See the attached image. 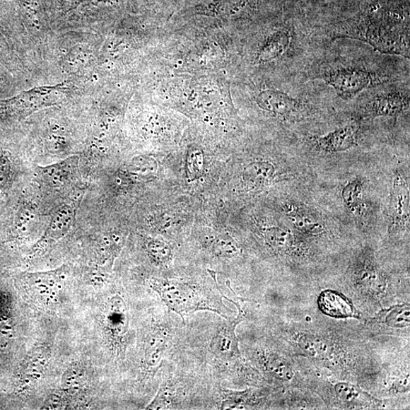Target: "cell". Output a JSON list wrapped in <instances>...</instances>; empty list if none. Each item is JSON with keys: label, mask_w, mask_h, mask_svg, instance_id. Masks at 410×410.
I'll return each instance as SVG.
<instances>
[{"label": "cell", "mask_w": 410, "mask_h": 410, "mask_svg": "<svg viewBox=\"0 0 410 410\" xmlns=\"http://www.w3.org/2000/svg\"><path fill=\"white\" fill-rule=\"evenodd\" d=\"M148 285L155 291L170 312L180 316L183 323L186 317L199 311H208L218 314L228 320L222 303V291L202 288L198 283L179 279H153Z\"/></svg>", "instance_id": "6da1fadb"}, {"label": "cell", "mask_w": 410, "mask_h": 410, "mask_svg": "<svg viewBox=\"0 0 410 410\" xmlns=\"http://www.w3.org/2000/svg\"><path fill=\"white\" fill-rule=\"evenodd\" d=\"M323 79L346 100L382 81L381 77L373 71L356 68L331 69L324 74Z\"/></svg>", "instance_id": "7a4b0ae2"}, {"label": "cell", "mask_w": 410, "mask_h": 410, "mask_svg": "<svg viewBox=\"0 0 410 410\" xmlns=\"http://www.w3.org/2000/svg\"><path fill=\"white\" fill-rule=\"evenodd\" d=\"M67 273L66 266H64L54 271L27 274L24 276L25 289L37 304L54 305L64 288Z\"/></svg>", "instance_id": "3957f363"}, {"label": "cell", "mask_w": 410, "mask_h": 410, "mask_svg": "<svg viewBox=\"0 0 410 410\" xmlns=\"http://www.w3.org/2000/svg\"><path fill=\"white\" fill-rule=\"evenodd\" d=\"M230 302L238 307L239 314L233 321L223 322L218 325V328L213 332L209 344V351L218 361L225 363L230 362L235 358H240L239 341L235 334V327L244 320V314L239 303L229 299Z\"/></svg>", "instance_id": "277c9868"}, {"label": "cell", "mask_w": 410, "mask_h": 410, "mask_svg": "<svg viewBox=\"0 0 410 410\" xmlns=\"http://www.w3.org/2000/svg\"><path fill=\"white\" fill-rule=\"evenodd\" d=\"M409 183L403 170L393 177L388 210V233L396 234L409 227Z\"/></svg>", "instance_id": "5b68a950"}, {"label": "cell", "mask_w": 410, "mask_h": 410, "mask_svg": "<svg viewBox=\"0 0 410 410\" xmlns=\"http://www.w3.org/2000/svg\"><path fill=\"white\" fill-rule=\"evenodd\" d=\"M174 334L168 321L152 324L144 343L143 365L146 372L155 374L161 367Z\"/></svg>", "instance_id": "8992f818"}, {"label": "cell", "mask_w": 410, "mask_h": 410, "mask_svg": "<svg viewBox=\"0 0 410 410\" xmlns=\"http://www.w3.org/2000/svg\"><path fill=\"white\" fill-rule=\"evenodd\" d=\"M76 211L70 205L61 207L54 215L42 238L35 245L33 254L44 253L51 245L64 238L73 226Z\"/></svg>", "instance_id": "52a82bcc"}, {"label": "cell", "mask_w": 410, "mask_h": 410, "mask_svg": "<svg viewBox=\"0 0 410 410\" xmlns=\"http://www.w3.org/2000/svg\"><path fill=\"white\" fill-rule=\"evenodd\" d=\"M354 279L358 288L369 293L385 291L386 279L371 254L363 255L356 264Z\"/></svg>", "instance_id": "ba28073f"}, {"label": "cell", "mask_w": 410, "mask_h": 410, "mask_svg": "<svg viewBox=\"0 0 410 410\" xmlns=\"http://www.w3.org/2000/svg\"><path fill=\"white\" fill-rule=\"evenodd\" d=\"M283 211L293 227L303 234L319 235L326 231L324 221L304 205L287 202L283 204Z\"/></svg>", "instance_id": "9c48e42d"}, {"label": "cell", "mask_w": 410, "mask_h": 410, "mask_svg": "<svg viewBox=\"0 0 410 410\" xmlns=\"http://www.w3.org/2000/svg\"><path fill=\"white\" fill-rule=\"evenodd\" d=\"M105 322L112 338L126 339L129 331V315L127 303L119 295L109 299L105 311Z\"/></svg>", "instance_id": "30bf717a"}, {"label": "cell", "mask_w": 410, "mask_h": 410, "mask_svg": "<svg viewBox=\"0 0 410 410\" xmlns=\"http://www.w3.org/2000/svg\"><path fill=\"white\" fill-rule=\"evenodd\" d=\"M357 125L351 123L317 137L314 145L317 149L327 153H337L353 148L357 143Z\"/></svg>", "instance_id": "8fae6325"}, {"label": "cell", "mask_w": 410, "mask_h": 410, "mask_svg": "<svg viewBox=\"0 0 410 410\" xmlns=\"http://www.w3.org/2000/svg\"><path fill=\"white\" fill-rule=\"evenodd\" d=\"M408 101L399 92L379 95L368 102L363 114L367 117H397L406 110Z\"/></svg>", "instance_id": "7c38bea8"}, {"label": "cell", "mask_w": 410, "mask_h": 410, "mask_svg": "<svg viewBox=\"0 0 410 410\" xmlns=\"http://www.w3.org/2000/svg\"><path fill=\"white\" fill-rule=\"evenodd\" d=\"M51 357L50 348L38 346L27 356L20 372V386L28 387L38 382L45 373Z\"/></svg>", "instance_id": "4fadbf2b"}, {"label": "cell", "mask_w": 410, "mask_h": 410, "mask_svg": "<svg viewBox=\"0 0 410 410\" xmlns=\"http://www.w3.org/2000/svg\"><path fill=\"white\" fill-rule=\"evenodd\" d=\"M365 187L360 179L348 181L342 189L341 197L346 209L358 221L365 222L368 218L370 206L365 200Z\"/></svg>", "instance_id": "5bb4252c"}, {"label": "cell", "mask_w": 410, "mask_h": 410, "mask_svg": "<svg viewBox=\"0 0 410 410\" xmlns=\"http://www.w3.org/2000/svg\"><path fill=\"white\" fill-rule=\"evenodd\" d=\"M257 102L263 110L283 117L292 116L300 106L298 100L282 91L272 90L262 91Z\"/></svg>", "instance_id": "9a60e30c"}, {"label": "cell", "mask_w": 410, "mask_h": 410, "mask_svg": "<svg viewBox=\"0 0 410 410\" xmlns=\"http://www.w3.org/2000/svg\"><path fill=\"white\" fill-rule=\"evenodd\" d=\"M296 344L305 354L316 361H329L336 356L335 344L321 335L300 334L296 339Z\"/></svg>", "instance_id": "2e32d148"}, {"label": "cell", "mask_w": 410, "mask_h": 410, "mask_svg": "<svg viewBox=\"0 0 410 410\" xmlns=\"http://www.w3.org/2000/svg\"><path fill=\"white\" fill-rule=\"evenodd\" d=\"M321 311L336 319L358 317L356 308L345 295L336 291L328 290L322 292L317 299Z\"/></svg>", "instance_id": "e0dca14e"}, {"label": "cell", "mask_w": 410, "mask_h": 410, "mask_svg": "<svg viewBox=\"0 0 410 410\" xmlns=\"http://www.w3.org/2000/svg\"><path fill=\"white\" fill-rule=\"evenodd\" d=\"M262 235L265 243L276 253L292 254L298 248L295 234L291 230L282 226L266 227L262 230Z\"/></svg>", "instance_id": "ac0fdd59"}, {"label": "cell", "mask_w": 410, "mask_h": 410, "mask_svg": "<svg viewBox=\"0 0 410 410\" xmlns=\"http://www.w3.org/2000/svg\"><path fill=\"white\" fill-rule=\"evenodd\" d=\"M261 364L264 371L278 380L290 382L294 376V369L288 360L281 355L266 351L261 356Z\"/></svg>", "instance_id": "d6986e66"}, {"label": "cell", "mask_w": 410, "mask_h": 410, "mask_svg": "<svg viewBox=\"0 0 410 410\" xmlns=\"http://www.w3.org/2000/svg\"><path fill=\"white\" fill-rule=\"evenodd\" d=\"M276 168L268 161H254L242 171V180L248 187H261L274 180Z\"/></svg>", "instance_id": "ffe728a7"}, {"label": "cell", "mask_w": 410, "mask_h": 410, "mask_svg": "<svg viewBox=\"0 0 410 410\" xmlns=\"http://www.w3.org/2000/svg\"><path fill=\"white\" fill-rule=\"evenodd\" d=\"M291 42V36L285 30H279L271 35L266 40L260 51L259 59L262 63H268L280 57L288 48Z\"/></svg>", "instance_id": "44dd1931"}, {"label": "cell", "mask_w": 410, "mask_h": 410, "mask_svg": "<svg viewBox=\"0 0 410 410\" xmlns=\"http://www.w3.org/2000/svg\"><path fill=\"white\" fill-rule=\"evenodd\" d=\"M74 163L75 161L70 160L39 168V174L49 186L57 187L64 184L69 180L73 173Z\"/></svg>", "instance_id": "7402d4cb"}, {"label": "cell", "mask_w": 410, "mask_h": 410, "mask_svg": "<svg viewBox=\"0 0 410 410\" xmlns=\"http://www.w3.org/2000/svg\"><path fill=\"white\" fill-rule=\"evenodd\" d=\"M86 385V371L82 366H71L62 379L63 394L76 395L82 391Z\"/></svg>", "instance_id": "603a6c76"}, {"label": "cell", "mask_w": 410, "mask_h": 410, "mask_svg": "<svg viewBox=\"0 0 410 410\" xmlns=\"http://www.w3.org/2000/svg\"><path fill=\"white\" fill-rule=\"evenodd\" d=\"M334 392L342 402L348 404H365L372 401V397H368L360 388L350 383L336 384L334 386Z\"/></svg>", "instance_id": "cb8c5ba5"}, {"label": "cell", "mask_w": 410, "mask_h": 410, "mask_svg": "<svg viewBox=\"0 0 410 410\" xmlns=\"http://www.w3.org/2000/svg\"><path fill=\"white\" fill-rule=\"evenodd\" d=\"M384 323L394 328H404L410 324V309L407 304L395 305L385 313Z\"/></svg>", "instance_id": "d4e9b609"}, {"label": "cell", "mask_w": 410, "mask_h": 410, "mask_svg": "<svg viewBox=\"0 0 410 410\" xmlns=\"http://www.w3.org/2000/svg\"><path fill=\"white\" fill-rule=\"evenodd\" d=\"M146 250L150 258L160 265H168L172 258V250L165 242L151 239L147 242Z\"/></svg>", "instance_id": "484cf974"}, {"label": "cell", "mask_w": 410, "mask_h": 410, "mask_svg": "<svg viewBox=\"0 0 410 410\" xmlns=\"http://www.w3.org/2000/svg\"><path fill=\"white\" fill-rule=\"evenodd\" d=\"M211 252L218 258L232 259L238 256L240 250L238 243L230 237L221 235L213 242Z\"/></svg>", "instance_id": "4316f807"}, {"label": "cell", "mask_w": 410, "mask_h": 410, "mask_svg": "<svg viewBox=\"0 0 410 410\" xmlns=\"http://www.w3.org/2000/svg\"><path fill=\"white\" fill-rule=\"evenodd\" d=\"M12 175V163L8 155L3 153L0 155V192L8 186Z\"/></svg>", "instance_id": "83f0119b"}]
</instances>
